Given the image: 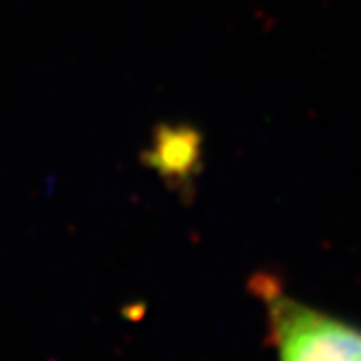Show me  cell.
Here are the masks:
<instances>
[{
	"mask_svg": "<svg viewBox=\"0 0 361 361\" xmlns=\"http://www.w3.org/2000/svg\"><path fill=\"white\" fill-rule=\"evenodd\" d=\"M250 290L274 361H361L359 322L298 298L272 274L252 276Z\"/></svg>",
	"mask_w": 361,
	"mask_h": 361,
	"instance_id": "obj_1",
	"label": "cell"
}]
</instances>
